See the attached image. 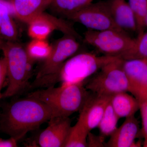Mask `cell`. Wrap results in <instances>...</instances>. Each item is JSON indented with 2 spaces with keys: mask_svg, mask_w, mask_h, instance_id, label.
Wrapping results in <instances>:
<instances>
[{
  "mask_svg": "<svg viewBox=\"0 0 147 147\" xmlns=\"http://www.w3.org/2000/svg\"><path fill=\"white\" fill-rule=\"evenodd\" d=\"M52 110L44 102L31 96L11 100L0 113V131L18 141L39 128L52 117Z\"/></svg>",
  "mask_w": 147,
  "mask_h": 147,
  "instance_id": "cell-1",
  "label": "cell"
},
{
  "mask_svg": "<svg viewBox=\"0 0 147 147\" xmlns=\"http://www.w3.org/2000/svg\"><path fill=\"white\" fill-rule=\"evenodd\" d=\"M84 83L38 89L28 96L48 105L52 110L51 119L69 117L74 113L81 110L90 94Z\"/></svg>",
  "mask_w": 147,
  "mask_h": 147,
  "instance_id": "cell-2",
  "label": "cell"
},
{
  "mask_svg": "<svg viewBox=\"0 0 147 147\" xmlns=\"http://www.w3.org/2000/svg\"><path fill=\"white\" fill-rule=\"evenodd\" d=\"M0 50L6 60L8 79V86L2 93V98L14 97L29 90L34 61L26 49L16 41L0 40Z\"/></svg>",
  "mask_w": 147,
  "mask_h": 147,
  "instance_id": "cell-3",
  "label": "cell"
},
{
  "mask_svg": "<svg viewBox=\"0 0 147 147\" xmlns=\"http://www.w3.org/2000/svg\"><path fill=\"white\" fill-rule=\"evenodd\" d=\"M77 38L64 34L53 44L49 57L43 60L31 83L30 90L43 88L55 86V81L63 64L75 55L80 47Z\"/></svg>",
  "mask_w": 147,
  "mask_h": 147,
  "instance_id": "cell-4",
  "label": "cell"
},
{
  "mask_svg": "<svg viewBox=\"0 0 147 147\" xmlns=\"http://www.w3.org/2000/svg\"><path fill=\"white\" fill-rule=\"evenodd\" d=\"M118 57L103 55L98 56L90 53L73 55L63 64L57 76L55 85L59 82L62 85L84 83L103 66Z\"/></svg>",
  "mask_w": 147,
  "mask_h": 147,
  "instance_id": "cell-5",
  "label": "cell"
},
{
  "mask_svg": "<svg viewBox=\"0 0 147 147\" xmlns=\"http://www.w3.org/2000/svg\"><path fill=\"white\" fill-rule=\"evenodd\" d=\"M123 61L118 57L103 66L88 81L86 88L95 94L109 97L121 92H128Z\"/></svg>",
  "mask_w": 147,
  "mask_h": 147,
  "instance_id": "cell-6",
  "label": "cell"
},
{
  "mask_svg": "<svg viewBox=\"0 0 147 147\" xmlns=\"http://www.w3.org/2000/svg\"><path fill=\"white\" fill-rule=\"evenodd\" d=\"M84 40L103 55L120 57L133 47L136 39L127 32L116 30H88L84 33Z\"/></svg>",
  "mask_w": 147,
  "mask_h": 147,
  "instance_id": "cell-7",
  "label": "cell"
},
{
  "mask_svg": "<svg viewBox=\"0 0 147 147\" xmlns=\"http://www.w3.org/2000/svg\"><path fill=\"white\" fill-rule=\"evenodd\" d=\"M68 19L82 24L88 30H114L127 32L116 25L110 13L108 1L92 3Z\"/></svg>",
  "mask_w": 147,
  "mask_h": 147,
  "instance_id": "cell-8",
  "label": "cell"
},
{
  "mask_svg": "<svg viewBox=\"0 0 147 147\" xmlns=\"http://www.w3.org/2000/svg\"><path fill=\"white\" fill-rule=\"evenodd\" d=\"M28 33L33 39L45 40L54 30L70 35L77 39L81 38L71 24L62 18L43 12L28 24Z\"/></svg>",
  "mask_w": 147,
  "mask_h": 147,
  "instance_id": "cell-9",
  "label": "cell"
},
{
  "mask_svg": "<svg viewBox=\"0 0 147 147\" xmlns=\"http://www.w3.org/2000/svg\"><path fill=\"white\" fill-rule=\"evenodd\" d=\"M123 67L128 82V92L139 103L147 100V59L123 60Z\"/></svg>",
  "mask_w": 147,
  "mask_h": 147,
  "instance_id": "cell-10",
  "label": "cell"
},
{
  "mask_svg": "<svg viewBox=\"0 0 147 147\" xmlns=\"http://www.w3.org/2000/svg\"><path fill=\"white\" fill-rule=\"evenodd\" d=\"M48 126L40 134L37 140L41 147H64L71 128L69 117L51 119Z\"/></svg>",
  "mask_w": 147,
  "mask_h": 147,
  "instance_id": "cell-11",
  "label": "cell"
},
{
  "mask_svg": "<svg viewBox=\"0 0 147 147\" xmlns=\"http://www.w3.org/2000/svg\"><path fill=\"white\" fill-rule=\"evenodd\" d=\"M111 98L90 93L78 119L90 131L98 126Z\"/></svg>",
  "mask_w": 147,
  "mask_h": 147,
  "instance_id": "cell-12",
  "label": "cell"
},
{
  "mask_svg": "<svg viewBox=\"0 0 147 147\" xmlns=\"http://www.w3.org/2000/svg\"><path fill=\"white\" fill-rule=\"evenodd\" d=\"M139 130L138 120L134 115L125 118L123 123L110 136L105 147H138L134 142Z\"/></svg>",
  "mask_w": 147,
  "mask_h": 147,
  "instance_id": "cell-13",
  "label": "cell"
},
{
  "mask_svg": "<svg viewBox=\"0 0 147 147\" xmlns=\"http://www.w3.org/2000/svg\"><path fill=\"white\" fill-rule=\"evenodd\" d=\"M13 13L22 22L28 24L48 7L49 0H8Z\"/></svg>",
  "mask_w": 147,
  "mask_h": 147,
  "instance_id": "cell-14",
  "label": "cell"
},
{
  "mask_svg": "<svg viewBox=\"0 0 147 147\" xmlns=\"http://www.w3.org/2000/svg\"><path fill=\"white\" fill-rule=\"evenodd\" d=\"M110 13L116 25L124 31H137V25L128 3L125 0L108 1Z\"/></svg>",
  "mask_w": 147,
  "mask_h": 147,
  "instance_id": "cell-15",
  "label": "cell"
},
{
  "mask_svg": "<svg viewBox=\"0 0 147 147\" xmlns=\"http://www.w3.org/2000/svg\"><path fill=\"white\" fill-rule=\"evenodd\" d=\"M110 102L119 119L134 115L140 108L139 101L126 92L114 95L111 97Z\"/></svg>",
  "mask_w": 147,
  "mask_h": 147,
  "instance_id": "cell-16",
  "label": "cell"
},
{
  "mask_svg": "<svg viewBox=\"0 0 147 147\" xmlns=\"http://www.w3.org/2000/svg\"><path fill=\"white\" fill-rule=\"evenodd\" d=\"M93 0H49L48 7L68 18L91 3Z\"/></svg>",
  "mask_w": 147,
  "mask_h": 147,
  "instance_id": "cell-17",
  "label": "cell"
},
{
  "mask_svg": "<svg viewBox=\"0 0 147 147\" xmlns=\"http://www.w3.org/2000/svg\"><path fill=\"white\" fill-rule=\"evenodd\" d=\"M11 11L0 13V40L16 41L18 30L13 21Z\"/></svg>",
  "mask_w": 147,
  "mask_h": 147,
  "instance_id": "cell-18",
  "label": "cell"
},
{
  "mask_svg": "<svg viewBox=\"0 0 147 147\" xmlns=\"http://www.w3.org/2000/svg\"><path fill=\"white\" fill-rule=\"evenodd\" d=\"M90 132L84 124L78 120L76 124L71 127L64 147H88L87 138Z\"/></svg>",
  "mask_w": 147,
  "mask_h": 147,
  "instance_id": "cell-19",
  "label": "cell"
},
{
  "mask_svg": "<svg viewBox=\"0 0 147 147\" xmlns=\"http://www.w3.org/2000/svg\"><path fill=\"white\" fill-rule=\"evenodd\" d=\"M119 119V118L109 102L97 127L101 135L105 137L110 136L113 134L117 128V125Z\"/></svg>",
  "mask_w": 147,
  "mask_h": 147,
  "instance_id": "cell-20",
  "label": "cell"
},
{
  "mask_svg": "<svg viewBox=\"0 0 147 147\" xmlns=\"http://www.w3.org/2000/svg\"><path fill=\"white\" fill-rule=\"evenodd\" d=\"M52 46L45 40L33 39L27 45L26 50L33 61L47 59L52 51Z\"/></svg>",
  "mask_w": 147,
  "mask_h": 147,
  "instance_id": "cell-21",
  "label": "cell"
},
{
  "mask_svg": "<svg viewBox=\"0 0 147 147\" xmlns=\"http://www.w3.org/2000/svg\"><path fill=\"white\" fill-rule=\"evenodd\" d=\"M137 25L139 35L144 32L146 28V19L147 14V0H128Z\"/></svg>",
  "mask_w": 147,
  "mask_h": 147,
  "instance_id": "cell-22",
  "label": "cell"
},
{
  "mask_svg": "<svg viewBox=\"0 0 147 147\" xmlns=\"http://www.w3.org/2000/svg\"><path fill=\"white\" fill-rule=\"evenodd\" d=\"M119 58L124 60L134 59H147V32L139 35L133 47Z\"/></svg>",
  "mask_w": 147,
  "mask_h": 147,
  "instance_id": "cell-23",
  "label": "cell"
},
{
  "mask_svg": "<svg viewBox=\"0 0 147 147\" xmlns=\"http://www.w3.org/2000/svg\"><path fill=\"white\" fill-rule=\"evenodd\" d=\"M88 147H105L104 137L102 135H96L90 131L87 138Z\"/></svg>",
  "mask_w": 147,
  "mask_h": 147,
  "instance_id": "cell-24",
  "label": "cell"
},
{
  "mask_svg": "<svg viewBox=\"0 0 147 147\" xmlns=\"http://www.w3.org/2000/svg\"><path fill=\"white\" fill-rule=\"evenodd\" d=\"M7 67L6 60L4 57L0 58V96L2 97L1 92L6 78L7 77Z\"/></svg>",
  "mask_w": 147,
  "mask_h": 147,
  "instance_id": "cell-25",
  "label": "cell"
},
{
  "mask_svg": "<svg viewBox=\"0 0 147 147\" xmlns=\"http://www.w3.org/2000/svg\"><path fill=\"white\" fill-rule=\"evenodd\" d=\"M139 110L142 119V130L145 138L147 137V100L140 103Z\"/></svg>",
  "mask_w": 147,
  "mask_h": 147,
  "instance_id": "cell-26",
  "label": "cell"
},
{
  "mask_svg": "<svg viewBox=\"0 0 147 147\" xmlns=\"http://www.w3.org/2000/svg\"><path fill=\"white\" fill-rule=\"evenodd\" d=\"M18 142L16 139L11 137L7 139H0V147H17Z\"/></svg>",
  "mask_w": 147,
  "mask_h": 147,
  "instance_id": "cell-27",
  "label": "cell"
},
{
  "mask_svg": "<svg viewBox=\"0 0 147 147\" xmlns=\"http://www.w3.org/2000/svg\"><path fill=\"white\" fill-rule=\"evenodd\" d=\"M144 147H147V137H145V141L144 142Z\"/></svg>",
  "mask_w": 147,
  "mask_h": 147,
  "instance_id": "cell-28",
  "label": "cell"
},
{
  "mask_svg": "<svg viewBox=\"0 0 147 147\" xmlns=\"http://www.w3.org/2000/svg\"><path fill=\"white\" fill-rule=\"evenodd\" d=\"M145 24H146V28H147V14L146 17V23H145Z\"/></svg>",
  "mask_w": 147,
  "mask_h": 147,
  "instance_id": "cell-29",
  "label": "cell"
},
{
  "mask_svg": "<svg viewBox=\"0 0 147 147\" xmlns=\"http://www.w3.org/2000/svg\"><path fill=\"white\" fill-rule=\"evenodd\" d=\"M2 98L1 97V96H0V99H1Z\"/></svg>",
  "mask_w": 147,
  "mask_h": 147,
  "instance_id": "cell-30",
  "label": "cell"
},
{
  "mask_svg": "<svg viewBox=\"0 0 147 147\" xmlns=\"http://www.w3.org/2000/svg\"><path fill=\"white\" fill-rule=\"evenodd\" d=\"M0 132H1V131H0Z\"/></svg>",
  "mask_w": 147,
  "mask_h": 147,
  "instance_id": "cell-31",
  "label": "cell"
}]
</instances>
